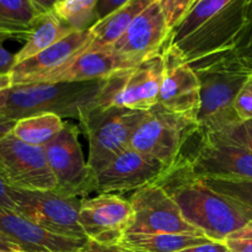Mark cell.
<instances>
[{"label": "cell", "instance_id": "cell-24", "mask_svg": "<svg viewBox=\"0 0 252 252\" xmlns=\"http://www.w3.org/2000/svg\"><path fill=\"white\" fill-rule=\"evenodd\" d=\"M233 0H197L179 25L170 32L167 42L180 44L196 33L209 19L225 9Z\"/></svg>", "mask_w": 252, "mask_h": 252}, {"label": "cell", "instance_id": "cell-5", "mask_svg": "<svg viewBox=\"0 0 252 252\" xmlns=\"http://www.w3.org/2000/svg\"><path fill=\"white\" fill-rule=\"evenodd\" d=\"M164 76L162 49L130 68L122 69L103 80L94 107L148 111L158 103Z\"/></svg>", "mask_w": 252, "mask_h": 252}, {"label": "cell", "instance_id": "cell-25", "mask_svg": "<svg viewBox=\"0 0 252 252\" xmlns=\"http://www.w3.org/2000/svg\"><path fill=\"white\" fill-rule=\"evenodd\" d=\"M203 180L211 189L228 199L249 221H252V180Z\"/></svg>", "mask_w": 252, "mask_h": 252}, {"label": "cell", "instance_id": "cell-36", "mask_svg": "<svg viewBox=\"0 0 252 252\" xmlns=\"http://www.w3.org/2000/svg\"><path fill=\"white\" fill-rule=\"evenodd\" d=\"M0 206L16 212V206H15L11 194H10V187L4 181L1 175H0Z\"/></svg>", "mask_w": 252, "mask_h": 252}, {"label": "cell", "instance_id": "cell-7", "mask_svg": "<svg viewBox=\"0 0 252 252\" xmlns=\"http://www.w3.org/2000/svg\"><path fill=\"white\" fill-rule=\"evenodd\" d=\"M179 160L186 161L202 179L252 180L251 150L198 129L186 143Z\"/></svg>", "mask_w": 252, "mask_h": 252}, {"label": "cell", "instance_id": "cell-35", "mask_svg": "<svg viewBox=\"0 0 252 252\" xmlns=\"http://www.w3.org/2000/svg\"><path fill=\"white\" fill-rule=\"evenodd\" d=\"M228 248L221 241H211V243L202 244V245L192 246L179 252H228Z\"/></svg>", "mask_w": 252, "mask_h": 252}, {"label": "cell", "instance_id": "cell-3", "mask_svg": "<svg viewBox=\"0 0 252 252\" xmlns=\"http://www.w3.org/2000/svg\"><path fill=\"white\" fill-rule=\"evenodd\" d=\"M103 80L11 86L0 91V116L19 121L31 116L54 113L62 118L81 122L95 106Z\"/></svg>", "mask_w": 252, "mask_h": 252}, {"label": "cell", "instance_id": "cell-32", "mask_svg": "<svg viewBox=\"0 0 252 252\" xmlns=\"http://www.w3.org/2000/svg\"><path fill=\"white\" fill-rule=\"evenodd\" d=\"M78 252H133L121 244H101L94 240H86Z\"/></svg>", "mask_w": 252, "mask_h": 252}, {"label": "cell", "instance_id": "cell-28", "mask_svg": "<svg viewBox=\"0 0 252 252\" xmlns=\"http://www.w3.org/2000/svg\"><path fill=\"white\" fill-rule=\"evenodd\" d=\"M209 134L216 135V137L226 140V142L241 145V147L252 152V120L239 122L236 125H233L230 127L225 128V129L220 130V132L209 133Z\"/></svg>", "mask_w": 252, "mask_h": 252}, {"label": "cell", "instance_id": "cell-30", "mask_svg": "<svg viewBox=\"0 0 252 252\" xmlns=\"http://www.w3.org/2000/svg\"><path fill=\"white\" fill-rule=\"evenodd\" d=\"M223 243L229 252H252V221L229 234Z\"/></svg>", "mask_w": 252, "mask_h": 252}, {"label": "cell", "instance_id": "cell-15", "mask_svg": "<svg viewBox=\"0 0 252 252\" xmlns=\"http://www.w3.org/2000/svg\"><path fill=\"white\" fill-rule=\"evenodd\" d=\"M170 32L161 5L159 0H155L135 17L127 31L107 48L134 63H139L164 48Z\"/></svg>", "mask_w": 252, "mask_h": 252}, {"label": "cell", "instance_id": "cell-17", "mask_svg": "<svg viewBox=\"0 0 252 252\" xmlns=\"http://www.w3.org/2000/svg\"><path fill=\"white\" fill-rule=\"evenodd\" d=\"M93 41L90 29L73 31L36 56L16 64L10 73L12 86L38 83L42 78L58 70L88 49Z\"/></svg>", "mask_w": 252, "mask_h": 252}, {"label": "cell", "instance_id": "cell-9", "mask_svg": "<svg viewBox=\"0 0 252 252\" xmlns=\"http://www.w3.org/2000/svg\"><path fill=\"white\" fill-rule=\"evenodd\" d=\"M78 126L65 123L63 129L43 147L56 179L54 191L70 197L86 198L96 192L95 175L89 167L79 142Z\"/></svg>", "mask_w": 252, "mask_h": 252}, {"label": "cell", "instance_id": "cell-29", "mask_svg": "<svg viewBox=\"0 0 252 252\" xmlns=\"http://www.w3.org/2000/svg\"><path fill=\"white\" fill-rule=\"evenodd\" d=\"M196 1L197 0H159L170 31H172L181 22L185 15L196 4Z\"/></svg>", "mask_w": 252, "mask_h": 252}, {"label": "cell", "instance_id": "cell-33", "mask_svg": "<svg viewBox=\"0 0 252 252\" xmlns=\"http://www.w3.org/2000/svg\"><path fill=\"white\" fill-rule=\"evenodd\" d=\"M6 37L0 34V75H7V74H10L12 68L16 65L15 54L7 51L4 46V41H6Z\"/></svg>", "mask_w": 252, "mask_h": 252}, {"label": "cell", "instance_id": "cell-43", "mask_svg": "<svg viewBox=\"0 0 252 252\" xmlns=\"http://www.w3.org/2000/svg\"><path fill=\"white\" fill-rule=\"evenodd\" d=\"M250 81H251V84H252V75L250 76Z\"/></svg>", "mask_w": 252, "mask_h": 252}, {"label": "cell", "instance_id": "cell-2", "mask_svg": "<svg viewBox=\"0 0 252 252\" xmlns=\"http://www.w3.org/2000/svg\"><path fill=\"white\" fill-rule=\"evenodd\" d=\"M189 63L201 85L196 118L199 132L218 133L241 122L234 110V102L250 79V71L230 52L212 53Z\"/></svg>", "mask_w": 252, "mask_h": 252}, {"label": "cell", "instance_id": "cell-12", "mask_svg": "<svg viewBox=\"0 0 252 252\" xmlns=\"http://www.w3.org/2000/svg\"><path fill=\"white\" fill-rule=\"evenodd\" d=\"M164 76L158 103L171 112L196 121L199 111V79L186 54L166 41L162 48Z\"/></svg>", "mask_w": 252, "mask_h": 252}, {"label": "cell", "instance_id": "cell-20", "mask_svg": "<svg viewBox=\"0 0 252 252\" xmlns=\"http://www.w3.org/2000/svg\"><path fill=\"white\" fill-rule=\"evenodd\" d=\"M71 32L73 30L66 26L54 11L39 15L32 25L31 32L25 41V44L15 54L16 64L36 56Z\"/></svg>", "mask_w": 252, "mask_h": 252}, {"label": "cell", "instance_id": "cell-18", "mask_svg": "<svg viewBox=\"0 0 252 252\" xmlns=\"http://www.w3.org/2000/svg\"><path fill=\"white\" fill-rule=\"evenodd\" d=\"M134 62L113 53L108 48L85 51L38 83H84L103 80L113 73L135 65ZM34 84V83H33Z\"/></svg>", "mask_w": 252, "mask_h": 252}, {"label": "cell", "instance_id": "cell-14", "mask_svg": "<svg viewBox=\"0 0 252 252\" xmlns=\"http://www.w3.org/2000/svg\"><path fill=\"white\" fill-rule=\"evenodd\" d=\"M164 166L128 148L115 158L95 177L96 193L122 194L157 184Z\"/></svg>", "mask_w": 252, "mask_h": 252}, {"label": "cell", "instance_id": "cell-39", "mask_svg": "<svg viewBox=\"0 0 252 252\" xmlns=\"http://www.w3.org/2000/svg\"><path fill=\"white\" fill-rule=\"evenodd\" d=\"M11 78H10V74L7 75H0V91L6 90V89L11 88Z\"/></svg>", "mask_w": 252, "mask_h": 252}, {"label": "cell", "instance_id": "cell-6", "mask_svg": "<svg viewBox=\"0 0 252 252\" xmlns=\"http://www.w3.org/2000/svg\"><path fill=\"white\" fill-rule=\"evenodd\" d=\"M144 115L145 111L140 110L94 107L79 122V129L88 137V164L95 177L117 155L129 148L133 132Z\"/></svg>", "mask_w": 252, "mask_h": 252}, {"label": "cell", "instance_id": "cell-41", "mask_svg": "<svg viewBox=\"0 0 252 252\" xmlns=\"http://www.w3.org/2000/svg\"><path fill=\"white\" fill-rule=\"evenodd\" d=\"M0 252H25V251H0Z\"/></svg>", "mask_w": 252, "mask_h": 252}, {"label": "cell", "instance_id": "cell-42", "mask_svg": "<svg viewBox=\"0 0 252 252\" xmlns=\"http://www.w3.org/2000/svg\"><path fill=\"white\" fill-rule=\"evenodd\" d=\"M62 1H64V0H58V4H59V2H62Z\"/></svg>", "mask_w": 252, "mask_h": 252}, {"label": "cell", "instance_id": "cell-22", "mask_svg": "<svg viewBox=\"0 0 252 252\" xmlns=\"http://www.w3.org/2000/svg\"><path fill=\"white\" fill-rule=\"evenodd\" d=\"M39 15L31 0H0V34L26 41Z\"/></svg>", "mask_w": 252, "mask_h": 252}, {"label": "cell", "instance_id": "cell-4", "mask_svg": "<svg viewBox=\"0 0 252 252\" xmlns=\"http://www.w3.org/2000/svg\"><path fill=\"white\" fill-rule=\"evenodd\" d=\"M197 129L198 125L194 120L157 103L145 111L133 132L129 148L161 164L166 171L176 164L185 145Z\"/></svg>", "mask_w": 252, "mask_h": 252}, {"label": "cell", "instance_id": "cell-37", "mask_svg": "<svg viewBox=\"0 0 252 252\" xmlns=\"http://www.w3.org/2000/svg\"><path fill=\"white\" fill-rule=\"evenodd\" d=\"M31 1L41 14L54 11L57 4H58V0H31Z\"/></svg>", "mask_w": 252, "mask_h": 252}, {"label": "cell", "instance_id": "cell-31", "mask_svg": "<svg viewBox=\"0 0 252 252\" xmlns=\"http://www.w3.org/2000/svg\"><path fill=\"white\" fill-rule=\"evenodd\" d=\"M234 110L241 122L252 120V84L250 79L236 96Z\"/></svg>", "mask_w": 252, "mask_h": 252}, {"label": "cell", "instance_id": "cell-44", "mask_svg": "<svg viewBox=\"0 0 252 252\" xmlns=\"http://www.w3.org/2000/svg\"><path fill=\"white\" fill-rule=\"evenodd\" d=\"M228 252H229V251H228Z\"/></svg>", "mask_w": 252, "mask_h": 252}, {"label": "cell", "instance_id": "cell-13", "mask_svg": "<svg viewBox=\"0 0 252 252\" xmlns=\"http://www.w3.org/2000/svg\"><path fill=\"white\" fill-rule=\"evenodd\" d=\"M133 218L129 199L115 193L81 198L79 223L89 240L120 244Z\"/></svg>", "mask_w": 252, "mask_h": 252}, {"label": "cell", "instance_id": "cell-26", "mask_svg": "<svg viewBox=\"0 0 252 252\" xmlns=\"http://www.w3.org/2000/svg\"><path fill=\"white\" fill-rule=\"evenodd\" d=\"M96 4L97 0H64L54 12L73 31H85L97 22Z\"/></svg>", "mask_w": 252, "mask_h": 252}, {"label": "cell", "instance_id": "cell-27", "mask_svg": "<svg viewBox=\"0 0 252 252\" xmlns=\"http://www.w3.org/2000/svg\"><path fill=\"white\" fill-rule=\"evenodd\" d=\"M228 52H230L252 75V0H249L245 24L236 34Z\"/></svg>", "mask_w": 252, "mask_h": 252}, {"label": "cell", "instance_id": "cell-23", "mask_svg": "<svg viewBox=\"0 0 252 252\" xmlns=\"http://www.w3.org/2000/svg\"><path fill=\"white\" fill-rule=\"evenodd\" d=\"M63 118L54 113L31 116L16 121L11 134L27 144L44 147L64 128Z\"/></svg>", "mask_w": 252, "mask_h": 252}, {"label": "cell", "instance_id": "cell-19", "mask_svg": "<svg viewBox=\"0 0 252 252\" xmlns=\"http://www.w3.org/2000/svg\"><path fill=\"white\" fill-rule=\"evenodd\" d=\"M155 0H129L126 5L90 27L93 41L86 51H96L112 46L130 26L135 17Z\"/></svg>", "mask_w": 252, "mask_h": 252}, {"label": "cell", "instance_id": "cell-11", "mask_svg": "<svg viewBox=\"0 0 252 252\" xmlns=\"http://www.w3.org/2000/svg\"><path fill=\"white\" fill-rule=\"evenodd\" d=\"M133 218L126 234H191L206 236L187 223L179 206L158 184L133 192Z\"/></svg>", "mask_w": 252, "mask_h": 252}, {"label": "cell", "instance_id": "cell-1", "mask_svg": "<svg viewBox=\"0 0 252 252\" xmlns=\"http://www.w3.org/2000/svg\"><path fill=\"white\" fill-rule=\"evenodd\" d=\"M175 201L187 223L212 241H221L249 223L221 194L197 176L186 161L179 160L157 182Z\"/></svg>", "mask_w": 252, "mask_h": 252}, {"label": "cell", "instance_id": "cell-38", "mask_svg": "<svg viewBox=\"0 0 252 252\" xmlns=\"http://www.w3.org/2000/svg\"><path fill=\"white\" fill-rule=\"evenodd\" d=\"M15 125H16V121L0 116V138L10 134L14 129Z\"/></svg>", "mask_w": 252, "mask_h": 252}, {"label": "cell", "instance_id": "cell-21", "mask_svg": "<svg viewBox=\"0 0 252 252\" xmlns=\"http://www.w3.org/2000/svg\"><path fill=\"white\" fill-rule=\"evenodd\" d=\"M211 241L191 234H125L120 244L133 252H179Z\"/></svg>", "mask_w": 252, "mask_h": 252}, {"label": "cell", "instance_id": "cell-10", "mask_svg": "<svg viewBox=\"0 0 252 252\" xmlns=\"http://www.w3.org/2000/svg\"><path fill=\"white\" fill-rule=\"evenodd\" d=\"M0 175L10 189L54 191L57 187L43 147L27 144L11 133L0 138Z\"/></svg>", "mask_w": 252, "mask_h": 252}, {"label": "cell", "instance_id": "cell-16", "mask_svg": "<svg viewBox=\"0 0 252 252\" xmlns=\"http://www.w3.org/2000/svg\"><path fill=\"white\" fill-rule=\"evenodd\" d=\"M0 239L25 252H78L88 239H70L44 230L11 209L0 206Z\"/></svg>", "mask_w": 252, "mask_h": 252}, {"label": "cell", "instance_id": "cell-8", "mask_svg": "<svg viewBox=\"0 0 252 252\" xmlns=\"http://www.w3.org/2000/svg\"><path fill=\"white\" fill-rule=\"evenodd\" d=\"M16 212L44 230L70 239H88L80 223L81 198L56 191L10 189Z\"/></svg>", "mask_w": 252, "mask_h": 252}, {"label": "cell", "instance_id": "cell-40", "mask_svg": "<svg viewBox=\"0 0 252 252\" xmlns=\"http://www.w3.org/2000/svg\"><path fill=\"white\" fill-rule=\"evenodd\" d=\"M0 251H17L16 249L12 245H10L9 243L4 241L2 239H0Z\"/></svg>", "mask_w": 252, "mask_h": 252}, {"label": "cell", "instance_id": "cell-34", "mask_svg": "<svg viewBox=\"0 0 252 252\" xmlns=\"http://www.w3.org/2000/svg\"><path fill=\"white\" fill-rule=\"evenodd\" d=\"M129 0H97V4H96V19H97V21L105 19L106 16L112 14L113 11H116L120 7H122Z\"/></svg>", "mask_w": 252, "mask_h": 252}]
</instances>
